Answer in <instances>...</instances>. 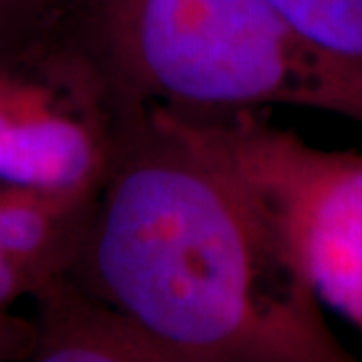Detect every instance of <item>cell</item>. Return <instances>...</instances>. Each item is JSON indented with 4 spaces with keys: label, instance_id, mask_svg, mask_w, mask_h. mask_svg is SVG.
Masks as SVG:
<instances>
[{
    "label": "cell",
    "instance_id": "cell-1",
    "mask_svg": "<svg viewBox=\"0 0 362 362\" xmlns=\"http://www.w3.org/2000/svg\"><path fill=\"white\" fill-rule=\"evenodd\" d=\"M77 284L185 362H352L244 187L156 105L93 202Z\"/></svg>",
    "mask_w": 362,
    "mask_h": 362
},
{
    "label": "cell",
    "instance_id": "cell-2",
    "mask_svg": "<svg viewBox=\"0 0 362 362\" xmlns=\"http://www.w3.org/2000/svg\"><path fill=\"white\" fill-rule=\"evenodd\" d=\"M66 30L125 103L177 111L288 105L362 123V69L268 0H69Z\"/></svg>",
    "mask_w": 362,
    "mask_h": 362
},
{
    "label": "cell",
    "instance_id": "cell-3",
    "mask_svg": "<svg viewBox=\"0 0 362 362\" xmlns=\"http://www.w3.org/2000/svg\"><path fill=\"white\" fill-rule=\"evenodd\" d=\"M156 107L244 187L320 306L362 334V151L314 147L259 109Z\"/></svg>",
    "mask_w": 362,
    "mask_h": 362
},
{
    "label": "cell",
    "instance_id": "cell-4",
    "mask_svg": "<svg viewBox=\"0 0 362 362\" xmlns=\"http://www.w3.org/2000/svg\"><path fill=\"white\" fill-rule=\"evenodd\" d=\"M137 109L65 26L0 49V181L95 195Z\"/></svg>",
    "mask_w": 362,
    "mask_h": 362
},
{
    "label": "cell",
    "instance_id": "cell-5",
    "mask_svg": "<svg viewBox=\"0 0 362 362\" xmlns=\"http://www.w3.org/2000/svg\"><path fill=\"white\" fill-rule=\"evenodd\" d=\"M35 362H185L133 316L73 278L61 276L33 296Z\"/></svg>",
    "mask_w": 362,
    "mask_h": 362
},
{
    "label": "cell",
    "instance_id": "cell-6",
    "mask_svg": "<svg viewBox=\"0 0 362 362\" xmlns=\"http://www.w3.org/2000/svg\"><path fill=\"white\" fill-rule=\"evenodd\" d=\"M300 35L362 69V0H268Z\"/></svg>",
    "mask_w": 362,
    "mask_h": 362
},
{
    "label": "cell",
    "instance_id": "cell-7",
    "mask_svg": "<svg viewBox=\"0 0 362 362\" xmlns=\"http://www.w3.org/2000/svg\"><path fill=\"white\" fill-rule=\"evenodd\" d=\"M69 0H0V49L57 30Z\"/></svg>",
    "mask_w": 362,
    "mask_h": 362
},
{
    "label": "cell",
    "instance_id": "cell-8",
    "mask_svg": "<svg viewBox=\"0 0 362 362\" xmlns=\"http://www.w3.org/2000/svg\"><path fill=\"white\" fill-rule=\"evenodd\" d=\"M35 349V324L0 308V362L30 361Z\"/></svg>",
    "mask_w": 362,
    "mask_h": 362
},
{
    "label": "cell",
    "instance_id": "cell-9",
    "mask_svg": "<svg viewBox=\"0 0 362 362\" xmlns=\"http://www.w3.org/2000/svg\"><path fill=\"white\" fill-rule=\"evenodd\" d=\"M35 284L0 247V308H13L21 298H33Z\"/></svg>",
    "mask_w": 362,
    "mask_h": 362
}]
</instances>
